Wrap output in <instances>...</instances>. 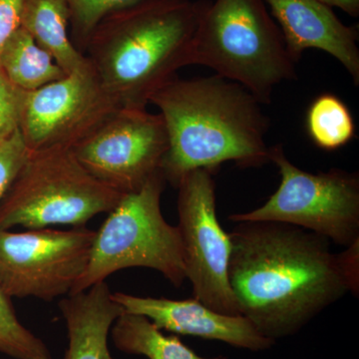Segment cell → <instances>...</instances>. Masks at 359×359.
Returning <instances> with one entry per match:
<instances>
[{
  "label": "cell",
  "mask_w": 359,
  "mask_h": 359,
  "mask_svg": "<svg viewBox=\"0 0 359 359\" xmlns=\"http://www.w3.org/2000/svg\"><path fill=\"white\" fill-rule=\"evenodd\" d=\"M229 233V280L241 316L264 337L297 334L327 306L358 294V244L341 254L327 238L278 222H241Z\"/></svg>",
  "instance_id": "cell-1"
},
{
  "label": "cell",
  "mask_w": 359,
  "mask_h": 359,
  "mask_svg": "<svg viewBox=\"0 0 359 359\" xmlns=\"http://www.w3.org/2000/svg\"><path fill=\"white\" fill-rule=\"evenodd\" d=\"M150 103L166 125L169 149L161 171L177 187L194 170H219L224 162L259 168L269 162V119L244 86L219 76L175 77Z\"/></svg>",
  "instance_id": "cell-2"
},
{
  "label": "cell",
  "mask_w": 359,
  "mask_h": 359,
  "mask_svg": "<svg viewBox=\"0 0 359 359\" xmlns=\"http://www.w3.org/2000/svg\"><path fill=\"white\" fill-rule=\"evenodd\" d=\"M207 0H143L104 18L85 56L120 108L145 110L157 90L192 65Z\"/></svg>",
  "instance_id": "cell-3"
},
{
  "label": "cell",
  "mask_w": 359,
  "mask_h": 359,
  "mask_svg": "<svg viewBox=\"0 0 359 359\" xmlns=\"http://www.w3.org/2000/svg\"><path fill=\"white\" fill-rule=\"evenodd\" d=\"M192 65L237 82L262 104L273 90L297 78L280 27L263 0L208 1L194 43Z\"/></svg>",
  "instance_id": "cell-4"
},
{
  "label": "cell",
  "mask_w": 359,
  "mask_h": 359,
  "mask_svg": "<svg viewBox=\"0 0 359 359\" xmlns=\"http://www.w3.org/2000/svg\"><path fill=\"white\" fill-rule=\"evenodd\" d=\"M166 183L159 172L140 190L122 196L96 231L86 269L70 294L105 282L121 269L137 266L155 269L175 287H182L187 278L181 237L178 228L167 223L161 211Z\"/></svg>",
  "instance_id": "cell-5"
},
{
  "label": "cell",
  "mask_w": 359,
  "mask_h": 359,
  "mask_svg": "<svg viewBox=\"0 0 359 359\" xmlns=\"http://www.w3.org/2000/svg\"><path fill=\"white\" fill-rule=\"evenodd\" d=\"M123 195L94 178L70 149L30 152L0 201V230L80 228L112 211Z\"/></svg>",
  "instance_id": "cell-6"
},
{
  "label": "cell",
  "mask_w": 359,
  "mask_h": 359,
  "mask_svg": "<svg viewBox=\"0 0 359 359\" xmlns=\"http://www.w3.org/2000/svg\"><path fill=\"white\" fill-rule=\"evenodd\" d=\"M269 162L282 178L276 192L262 207L231 215L230 221L292 224L346 248L359 242L358 173L340 169L309 173L287 159L282 145L271 146Z\"/></svg>",
  "instance_id": "cell-7"
},
{
  "label": "cell",
  "mask_w": 359,
  "mask_h": 359,
  "mask_svg": "<svg viewBox=\"0 0 359 359\" xmlns=\"http://www.w3.org/2000/svg\"><path fill=\"white\" fill-rule=\"evenodd\" d=\"M218 172L203 168L180 180L177 228L194 297L218 313L241 316L229 280L231 238L217 218L214 176Z\"/></svg>",
  "instance_id": "cell-8"
},
{
  "label": "cell",
  "mask_w": 359,
  "mask_h": 359,
  "mask_svg": "<svg viewBox=\"0 0 359 359\" xmlns=\"http://www.w3.org/2000/svg\"><path fill=\"white\" fill-rule=\"evenodd\" d=\"M96 231L0 230V290L11 297L54 301L70 294L88 263Z\"/></svg>",
  "instance_id": "cell-9"
},
{
  "label": "cell",
  "mask_w": 359,
  "mask_h": 359,
  "mask_svg": "<svg viewBox=\"0 0 359 359\" xmlns=\"http://www.w3.org/2000/svg\"><path fill=\"white\" fill-rule=\"evenodd\" d=\"M168 149L166 125L160 113L119 108L71 151L94 178L129 194L162 172Z\"/></svg>",
  "instance_id": "cell-10"
},
{
  "label": "cell",
  "mask_w": 359,
  "mask_h": 359,
  "mask_svg": "<svg viewBox=\"0 0 359 359\" xmlns=\"http://www.w3.org/2000/svg\"><path fill=\"white\" fill-rule=\"evenodd\" d=\"M119 108L88 63L63 79L26 92L20 133L29 152L71 150Z\"/></svg>",
  "instance_id": "cell-11"
},
{
  "label": "cell",
  "mask_w": 359,
  "mask_h": 359,
  "mask_svg": "<svg viewBox=\"0 0 359 359\" xmlns=\"http://www.w3.org/2000/svg\"><path fill=\"white\" fill-rule=\"evenodd\" d=\"M112 297L125 313L145 316L159 330L172 334L218 340L250 351H266L276 342L264 337L245 316L218 313L195 297L174 301L125 292H115Z\"/></svg>",
  "instance_id": "cell-12"
},
{
  "label": "cell",
  "mask_w": 359,
  "mask_h": 359,
  "mask_svg": "<svg viewBox=\"0 0 359 359\" xmlns=\"http://www.w3.org/2000/svg\"><path fill=\"white\" fill-rule=\"evenodd\" d=\"M295 63L306 49L334 56L359 85L358 30L344 25L332 7L318 0H266Z\"/></svg>",
  "instance_id": "cell-13"
},
{
  "label": "cell",
  "mask_w": 359,
  "mask_h": 359,
  "mask_svg": "<svg viewBox=\"0 0 359 359\" xmlns=\"http://www.w3.org/2000/svg\"><path fill=\"white\" fill-rule=\"evenodd\" d=\"M67 327L65 359H114L108 337L115 320L125 313L113 299L107 283L101 282L59 302Z\"/></svg>",
  "instance_id": "cell-14"
},
{
  "label": "cell",
  "mask_w": 359,
  "mask_h": 359,
  "mask_svg": "<svg viewBox=\"0 0 359 359\" xmlns=\"http://www.w3.org/2000/svg\"><path fill=\"white\" fill-rule=\"evenodd\" d=\"M69 8L66 0H25L20 26L54 58L66 75L81 69L89 61L68 35Z\"/></svg>",
  "instance_id": "cell-15"
},
{
  "label": "cell",
  "mask_w": 359,
  "mask_h": 359,
  "mask_svg": "<svg viewBox=\"0 0 359 359\" xmlns=\"http://www.w3.org/2000/svg\"><path fill=\"white\" fill-rule=\"evenodd\" d=\"M0 66L11 83L25 92L35 91L66 76L50 54L21 26L0 51Z\"/></svg>",
  "instance_id": "cell-16"
},
{
  "label": "cell",
  "mask_w": 359,
  "mask_h": 359,
  "mask_svg": "<svg viewBox=\"0 0 359 359\" xmlns=\"http://www.w3.org/2000/svg\"><path fill=\"white\" fill-rule=\"evenodd\" d=\"M110 334L120 351L148 359H222L198 355L178 337L165 335L152 321L140 314H121L113 323Z\"/></svg>",
  "instance_id": "cell-17"
},
{
  "label": "cell",
  "mask_w": 359,
  "mask_h": 359,
  "mask_svg": "<svg viewBox=\"0 0 359 359\" xmlns=\"http://www.w3.org/2000/svg\"><path fill=\"white\" fill-rule=\"evenodd\" d=\"M306 128L313 143L327 151L346 145L355 134L351 111L334 94H323L313 101L306 115Z\"/></svg>",
  "instance_id": "cell-18"
},
{
  "label": "cell",
  "mask_w": 359,
  "mask_h": 359,
  "mask_svg": "<svg viewBox=\"0 0 359 359\" xmlns=\"http://www.w3.org/2000/svg\"><path fill=\"white\" fill-rule=\"evenodd\" d=\"M0 353L14 359H53L46 344L20 323L11 299L1 290Z\"/></svg>",
  "instance_id": "cell-19"
},
{
  "label": "cell",
  "mask_w": 359,
  "mask_h": 359,
  "mask_svg": "<svg viewBox=\"0 0 359 359\" xmlns=\"http://www.w3.org/2000/svg\"><path fill=\"white\" fill-rule=\"evenodd\" d=\"M142 1L143 0H66L70 13L71 41L84 54L90 36L104 18Z\"/></svg>",
  "instance_id": "cell-20"
},
{
  "label": "cell",
  "mask_w": 359,
  "mask_h": 359,
  "mask_svg": "<svg viewBox=\"0 0 359 359\" xmlns=\"http://www.w3.org/2000/svg\"><path fill=\"white\" fill-rule=\"evenodd\" d=\"M26 92L11 83L0 66V142L20 129Z\"/></svg>",
  "instance_id": "cell-21"
},
{
  "label": "cell",
  "mask_w": 359,
  "mask_h": 359,
  "mask_svg": "<svg viewBox=\"0 0 359 359\" xmlns=\"http://www.w3.org/2000/svg\"><path fill=\"white\" fill-rule=\"evenodd\" d=\"M29 153L20 129L0 142V201L20 173Z\"/></svg>",
  "instance_id": "cell-22"
},
{
  "label": "cell",
  "mask_w": 359,
  "mask_h": 359,
  "mask_svg": "<svg viewBox=\"0 0 359 359\" xmlns=\"http://www.w3.org/2000/svg\"><path fill=\"white\" fill-rule=\"evenodd\" d=\"M25 0H0V51L20 27Z\"/></svg>",
  "instance_id": "cell-23"
},
{
  "label": "cell",
  "mask_w": 359,
  "mask_h": 359,
  "mask_svg": "<svg viewBox=\"0 0 359 359\" xmlns=\"http://www.w3.org/2000/svg\"><path fill=\"white\" fill-rule=\"evenodd\" d=\"M330 7H339L353 18L359 15V0H318Z\"/></svg>",
  "instance_id": "cell-24"
}]
</instances>
